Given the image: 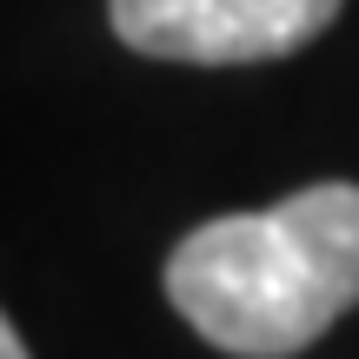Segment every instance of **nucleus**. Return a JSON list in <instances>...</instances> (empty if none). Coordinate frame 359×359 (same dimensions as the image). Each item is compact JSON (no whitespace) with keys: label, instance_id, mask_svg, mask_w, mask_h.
<instances>
[{"label":"nucleus","instance_id":"nucleus-1","mask_svg":"<svg viewBox=\"0 0 359 359\" xmlns=\"http://www.w3.org/2000/svg\"><path fill=\"white\" fill-rule=\"evenodd\" d=\"M173 313L233 359H293L359 306V187L320 180L266 213L193 226L167 259Z\"/></svg>","mask_w":359,"mask_h":359},{"label":"nucleus","instance_id":"nucleus-2","mask_svg":"<svg viewBox=\"0 0 359 359\" xmlns=\"http://www.w3.org/2000/svg\"><path fill=\"white\" fill-rule=\"evenodd\" d=\"M114 34L147 60L253 67L286 60L339 20V0H107Z\"/></svg>","mask_w":359,"mask_h":359},{"label":"nucleus","instance_id":"nucleus-3","mask_svg":"<svg viewBox=\"0 0 359 359\" xmlns=\"http://www.w3.org/2000/svg\"><path fill=\"white\" fill-rule=\"evenodd\" d=\"M0 359H27V346H20V333H13L7 313H0Z\"/></svg>","mask_w":359,"mask_h":359}]
</instances>
